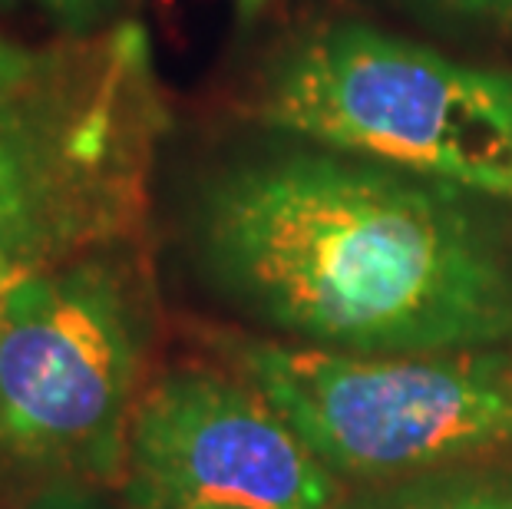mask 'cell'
<instances>
[{"mask_svg":"<svg viewBox=\"0 0 512 509\" xmlns=\"http://www.w3.org/2000/svg\"><path fill=\"white\" fill-rule=\"evenodd\" d=\"M129 473L143 509H334V470L252 384L176 371L136 400Z\"/></svg>","mask_w":512,"mask_h":509,"instance_id":"obj_6","label":"cell"},{"mask_svg":"<svg viewBox=\"0 0 512 509\" xmlns=\"http://www.w3.org/2000/svg\"><path fill=\"white\" fill-rule=\"evenodd\" d=\"M261 4H265V0H238V10H242V14L248 17V14H255Z\"/></svg>","mask_w":512,"mask_h":509,"instance_id":"obj_11","label":"cell"},{"mask_svg":"<svg viewBox=\"0 0 512 509\" xmlns=\"http://www.w3.org/2000/svg\"><path fill=\"white\" fill-rule=\"evenodd\" d=\"M20 7H37L50 20H57L63 34H90L100 30L113 0H0V14Z\"/></svg>","mask_w":512,"mask_h":509,"instance_id":"obj_8","label":"cell"},{"mask_svg":"<svg viewBox=\"0 0 512 509\" xmlns=\"http://www.w3.org/2000/svg\"><path fill=\"white\" fill-rule=\"evenodd\" d=\"M252 116L321 149L512 202V70L331 24L271 63Z\"/></svg>","mask_w":512,"mask_h":509,"instance_id":"obj_3","label":"cell"},{"mask_svg":"<svg viewBox=\"0 0 512 509\" xmlns=\"http://www.w3.org/2000/svg\"><path fill=\"white\" fill-rule=\"evenodd\" d=\"M152 285L129 245L20 281L0 314V463L119 480Z\"/></svg>","mask_w":512,"mask_h":509,"instance_id":"obj_4","label":"cell"},{"mask_svg":"<svg viewBox=\"0 0 512 509\" xmlns=\"http://www.w3.org/2000/svg\"><path fill=\"white\" fill-rule=\"evenodd\" d=\"M238 371L347 476H400L512 453V351L341 354L232 341Z\"/></svg>","mask_w":512,"mask_h":509,"instance_id":"obj_5","label":"cell"},{"mask_svg":"<svg viewBox=\"0 0 512 509\" xmlns=\"http://www.w3.org/2000/svg\"><path fill=\"white\" fill-rule=\"evenodd\" d=\"M20 509H100V503H96L80 483H57Z\"/></svg>","mask_w":512,"mask_h":509,"instance_id":"obj_10","label":"cell"},{"mask_svg":"<svg viewBox=\"0 0 512 509\" xmlns=\"http://www.w3.org/2000/svg\"><path fill=\"white\" fill-rule=\"evenodd\" d=\"M374 509H512L509 473H440L413 480Z\"/></svg>","mask_w":512,"mask_h":509,"instance_id":"obj_7","label":"cell"},{"mask_svg":"<svg viewBox=\"0 0 512 509\" xmlns=\"http://www.w3.org/2000/svg\"><path fill=\"white\" fill-rule=\"evenodd\" d=\"M453 17L473 20L496 30H512V0H427Z\"/></svg>","mask_w":512,"mask_h":509,"instance_id":"obj_9","label":"cell"},{"mask_svg":"<svg viewBox=\"0 0 512 509\" xmlns=\"http://www.w3.org/2000/svg\"><path fill=\"white\" fill-rule=\"evenodd\" d=\"M4 298H7V291H0V314H4Z\"/></svg>","mask_w":512,"mask_h":509,"instance_id":"obj_12","label":"cell"},{"mask_svg":"<svg viewBox=\"0 0 512 509\" xmlns=\"http://www.w3.org/2000/svg\"><path fill=\"white\" fill-rule=\"evenodd\" d=\"M166 133L146 27L0 37V291L136 245Z\"/></svg>","mask_w":512,"mask_h":509,"instance_id":"obj_2","label":"cell"},{"mask_svg":"<svg viewBox=\"0 0 512 509\" xmlns=\"http://www.w3.org/2000/svg\"><path fill=\"white\" fill-rule=\"evenodd\" d=\"M470 192L334 149L222 172L195 242L238 308L311 348L440 354L512 341V248Z\"/></svg>","mask_w":512,"mask_h":509,"instance_id":"obj_1","label":"cell"}]
</instances>
